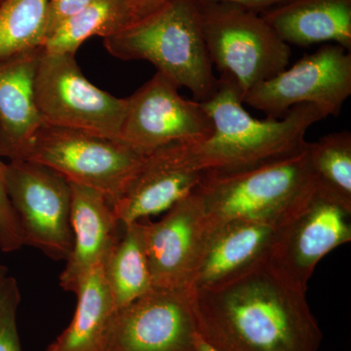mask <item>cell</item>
Instances as JSON below:
<instances>
[{"mask_svg":"<svg viewBox=\"0 0 351 351\" xmlns=\"http://www.w3.org/2000/svg\"><path fill=\"white\" fill-rule=\"evenodd\" d=\"M198 334L221 351H318L322 332L306 293L267 261L225 283L193 289Z\"/></svg>","mask_w":351,"mask_h":351,"instance_id":"6da1fadb","label":"cell"},{"mask_svg":"<svg viewBox=\"0 0 351 351\" xmlns=\"http://www.w3.org/2000/svg\"><path fill=\"white\" fill-rule=\"evenodd\" d=\"M201 104L213 132L206 140L189 144V149L206 172L246 169L300 151L308 129L324 119L311 105L295 106L280 119H255L245 110L234 84L221 78L214 93Z\"/></svg>","mask_w":351,"mask_h":351,"instance_id":"7a4b0ae2","label":"cell"},{"mask_svg":"<svg viewBox=\"0 0 351 351\" xmlns=\"http://www.w3.org/2000/svg\"><path fill=\"white\" fill-rule=\"evenodd\" d=\"M104 46L117 59L149 62L200 103L209 99L218 85L195 0H169L144 19L104 38Z\"/></svg>","mask_w":351,"mask_h":351,"instance_id":"3957f363","label":"cell"},{"mask_svg":"<svg viewBox=\"0 0 351 351\" xmlns=\"http://www.w3.org/2000/svg\"><path fill=\"white\" fill-rule=\"evenodd\" d=\"M316 191L307 142L300 151L230 172H206L195 189L206 215L207 232L235 219L279 218Z\"/></svg>","mask_w":351,"mask_h":351,"instance_id":"277c9868","label":"cell"},{"mask_svg":"<svg viewBox=\"0 0 351 351\" xmlns=\"http://www.w3.org/2000/svg\"><path fill=\"white\" fill-rule=\"evenodd\" d=\"M203 39L221 80L245 95L287 68L291 47L260 14L221 3H198Z\"/></svg>","mask_w":351,"mask_h":351,"instance_id":"5b68a950","label":"cell"},{"mask_svg":"<svg viewBox=\"0 0 351 351\" xmlns=\"http://www.w3.org/2000/svg\"><path fill=\"white\" fill-rule=\"evenodd\" d=\"M143 158L144 154L119 141L44 124L21 159L43 164L69 182L99 191L113 207Z\"/></svg>","mask_w":351,"mask_h":351,"instance_id":"8992f818","label":"cell"},{"mask_svg":"<svg viewBox=\"0 0 351 351\" xmlns=\"http://www.w3.org/2000/svg\"><path fill=\"white\" fill-rule=\"evenodd\" d=\"M34 93L46 125L119 141L128 101L90 82L76 63L75 55L43 50L36 69Z\"/></svg>","mask_w":351,"mask_h":351,"instance_id":"52a82bcc","label":"cell"},{"mask_svg":"<svg viewBox=\"0 0 351 351\" xmlns=\"http://www.w3.org/2000/svg\"><path fill=\"white\" fill-rule=\"evenodd\" d=\"M5 188L24 244L53 260H68L73 246L68 180L43 164L17 159L5 166Z\"/></svg>","mask_w":351,"mask_h":351,"instance_id":"ba28073f","label":"cell"},{"mask_svg":"<svg viewBox=\"0 0 351 351\" xmlns=\"http://www.w3.org/2000/svg\"><path fill=\"white\" fill-rule=\"evenodd\" d=\"M350 95V52L328 43L254 87L242 101L269 119H280L295 106L311 105L325 119L338 117Z\"/></svg>","mask_w":351,"mask_h":351,"instance_id":"9c48e42d","label":"cell"},{"mask_svg":"<svg viewBox=\"0 0 351 351\" xmlns=\"http://www.w3.org/2000/svg\"><path fill=\"white\" fill-rule=\"evenodd\" d=\"M350 215L316 189L284 219L267 265L284 282L306 293L318 263L351 241Z\"/></svg>","mask_w":351,"mask_h":351,"instance_id":"30bf717a","label":"cell"},{"mask_svg":"<svg viewBox=\"0 0 351 351\" xmlns=\"http://www.w3.org/2000/svg\"><path fill=\"white\" fill-rule=\"evenodd\" d=\"M180 88L156 71L131 97L119 141L142 154L170 144H197L213 132L211 119L197 101L184 99Z\"/></svg>","mask_w":351,"mask_h":351,"instance_id":"8fae6325","label":"cell"},{"mask_svg":"<svg viewBox=\"0 0 351 351\" xmlns=\"http://www.w3.org/2000/svg\"><path fill=\"white\" fill-rule=\"evenodd\" d=\"M193 289H152L119 308L104 351H196Z\"/></svg>","mask_w":351,"mask_h":351,"instance_id":"7c38bea8","label":"cell"},{"mask_svg":"<svg viewBox=\"0 0 351 351\" xmlns=\"http://www.w3.org/2000/svg\"><path fill=\"white\" fill-rule=\"evenodd\" d=\"M160 221L140 219L152 285L191 290L207 235L202 201L193 191L168 210Z\"/></svg>","mask_w":351,"mask_h":351,"instance_id":"4fadbf2b","label":"cell"},{"mask_svg":"<svg viewBox=\"0 0 351 351\" xmlns=\"http://www.w3.org/2000/svg\"><path fill=\"white\" fill-rule=\"evenodd\" d=\"M206 171L196 164L189 144L163 145L145 154L123 193L113 205L122 226L168 211L191 195Z\"/></svg>","mask_w":351,"mask_h":351,"instance_id":"5bb4252c","label":"cell"},{"mask_svg":"<svg viewBox=\"0 0 351 351\" xmlns=\"http://www.w3.org/2000/svg\"><path fill=\"white\" fill-rule=\"evenodd\" d=\"M288 214L274 219H235L208 230L193 289L225 283L267 261Z\"/></svg>","mask_w":351,"mask_h":351,"instance_id":"9a60e30c","label":"cell"},{"mask_svg":"<svg viewBox=\"0 0 351 351\" xmlns=\"http://www.w3.org/2000/svg\"><path fill=\"white\" fill-rule=\"evenodd\" d=\"M69 184L73 246L60 276V284L64 291L75 293L83 277L105 263L121 237L124 226L101 193L75 182H69Z\"/></svg>","mask_w":351,"mask_h":351,"instance_id":"2e32d148","label":"cell"},{"mask_svg":"<svg viewBox=\"0 0 351 351\" xmlns=\"http://www.w3.org/2000/svg\"><path fill=\"white\" fill-rule=\"evenodd\" d=\"M43 48L0 64V156L22 158L44 125L34 93L36 69Z\"/></svg>","mask_w":351,"mask_h":351,"instance_id":"e0dca14e","label":"cell"},{"mask_svg":"<svg viewBox=\"0 0 351 351\" xmlns=\"http://www.w3.org/2000/svg\"><path fill=\"white\" fill-rule=\"evenodd\" d=\"M289 46L338 44L351 50V0H290L261 14Z\"/></svg>","mask_w":351,"mask_h":351,"instance_id":"ac0fdd59","label":"cell"},{"mask_svg":"<svg viewBox=\"0 0 351 351\" xmlns=\"http://www.w3.org/2000/svg\"><path fill=\"white\" fill-rule=\"evenodd\" d=\"M75 316L47 351H104L108 330L117 313L103 267H95L76 287Z\"/></svg>","mask_w":351,"mask_h":351,"instance_id":"d6986e66","label":"cell"},{"mask_svg":"<svg viewBox=\"0 0 351 351\" xmlns=\"http://www.w3.org/2000/svg\"><path fill=\"white\" fill-rule=\"evenodd\" d=\"M101 267L117 311L154 288L142 221L124 226L121 237Z\"/></svg>","mask_w":351,"mask_h":351,"instance_id":"ffe728a7","label":"cell"},{"mask_svg":"<svg viewBox=\"0 0 351 351\" xmlns=\"http://www.w3.org/2000/svg\"><path fill=\"white\" fill-rule=\"evenodd\" d=\"M133 24L124 0H93L51 34L43 50L52 54H73L92 36L106 38Z\"/></svg>","mask_w":351,"mask_h":351,"instance_id":"44dd1931","label":"cell"},{"mask_svg":"<svg viewBox=\"0 0 351 351\" xmlns=\"http://www.w3.org/2000/svg\"><path fill=\"white\" fill-rule=\"evenodd\" d=\"M307 152L318 193L351 212L350 132H334L307 142Z\"/></svg>","mask_w":351,"mask_h":351,"instance_id":"7402d4cb","label":"cell"},{"mask_svg":"<svg viewBox=\"0 0 351 351\" xmlns=\"http://www.w3.org/2000/svg\"><path fill=\"white\" fill-rule=\"evenodd\" d=\"M48 0H1L0 64L43 48Z\"/></svg>","mask_w":351,"mask_h":351,"instance_id":"603a6c76","label":"cell"},{"mask_svg":"<svg viewBox=\"0 0 351 351\" xmlns=\"http://www.w3.org/2000/svg\"><path fill=\"white\" fill-rule=\"evenodd\" d=\"M20 302L17 280L7 276L0 281V351H22L17 328Z\"/></svg>","mask_w":351,"mask_h":351,"instance_id":"cb8c5ba5","label":"cell"},{"mask_svg":"<svg viewBox=\"0 0 351 351\" xmlns=\"http://www.w3.org/2000/svg\"><path fill=\"white\" fill-rule=\"evenodd\" d=\"M5 166L0 160V250L9 253L19 250L25 244L19 221L6 193Z\"/></svg>","mask_w":351,"mask_h":351,"instance_id":"d4e9b609","label":"cell"},{"mask_svg":"<svg viewBox=\"0 0 351 351\" xmlns=\"http://www.w3.org/2000/svg\"><path fill=\"white\" fill-rule=\"evenodd\" d=\"M92 1L93 0H48L46 40L66 21L82 12Z\"/></svg>","mask_w":351,"mask_h":351,"instance_id":"484cf974","label":"cell"},{"mask_svg":"<svg viewBox=\"0 0 351 351\" xmlns=\"http://www.w3.org/2000/svg\"><path fill=\"white\" fill-rule=\"evenodd\" d=\"M198 3H221L240 7L250 12L263 14L290 0H195Z\"/></svg>","mask_w":351,"mask_h":351,"instance_id":"4316f807","label":"cell"},{"mask_svg":"<svg viewBox=\"0 0 351 351\" xmlns=\"http://www.w3.org/2000/svg\"><path fill=\"white\" fill-rule=\"evenodd\" d=\"M133 17V23L156 12L169 0H124Z\"/></svg>","mask_w":351,"mask_h":351,"instance_id":"83f0119b","label":"cell"},{"mask_svg":"<svg viewBox=\"0 0 351 351\" xmlns=\"http://www.w3.org/2000/svg\"><path fill=\"white\" fill-rule=\"evenodd\" d=\"M195 350L196 351H221L218 348H215L211 343H208L206 339L202 338L199 334H197L195 339Z\"/></svg>","mask_w":351,"mask_h":351,"instance_id":"f1b7e54d","label":"cell"},{"mask_svg":"<svg viewBox=\"0 0 351 351\" xmlns=\"http://www.w3.org/2000/svg\"><path fill=\"white\" fill-rule=\"evenodd\" d=\"M7 270L6 267H4V265H0V281L2 280V279L5 278L7 276Z\"/></svg>","mask_w":351,"mask_h":351,"instance_id":"f546056e","label":"cell"}]
</instances>
